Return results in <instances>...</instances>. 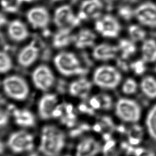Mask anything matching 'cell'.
Here are the masks:
<instances>
[{
	"label": "cell",
	"instance_id": "obj_33",
	"mask_svg": "<svg viewBox=\"0 0 156 156\" xmlns=\"http://www.w3.org/2000/svg\"><path fill=\"white\" fill-rule=\"evenodd\" d=\"M120 15L124 19H129L132 16V12L130 9L126 7L121 9L120 10Z\"/></svg>",
	"mask_w": 156,
	"mask_h": 156
},
{
	"label": "cell",
	"instance_id": "obj_30",
	"mask_svg": "<svg viewBox=\"0 0 156 156\" xmlns=\"http://www.w3.org/2000/svg\"><path fill=\"white\" fill-rule=\"evenodd\" d=\"M146 62L142 59L137 60L132 62L129 67L136 75H141L146 71Z\"/></svg>",
	"mask_w": 156,
	"mask_h": 156
},
{
	"label": "cell",
	"instance_id": "obj_28",
	"mask_svg": "<svg viewBox=\"0 0 156 156\" xmlns=\"http://www.w3.org/2000/svg\"><path fill=\"white\" fill-rule=\"evenodd\" d=\"M24 0H1L2 9L9 13L16 12L19 9Z\"/></svg>",
	"mask_w": 156,
	"mask_h": 156
},
{
	"label": "cell",
	"instance_id": "obj_7",
	"mask_svg": "<svg viewBox=\"0 0 156 156\" xmlns=\"http://www.w3.org/2000/svg\"><path fill=\"white\" fill-rule=\"evenodd\" d=\"M95 29L104 37L114 38L120 34L121 25L116 18L108 15L97 19L95 22Z\"/></svg>",
	"mask_w": 156,
	"mask_h": 156
},
{
	"label": "cell",
	"instance_id": "obj_23",
	"mask_svg": "<svg viewBox=\"0 0 156 156\" xmlns=\"http://www.w3.org/2000/svg\"><path fill=\"white\" fill-rule=\"evenodd\" d=\"M134 42L126 38H122L119 41L117 47L121 59L127 60L135 55L137 48Z\"/></svg>",
	"mask_w": 156,
	"mask_h": 156
},
{
	"label": "cell",
	"instance_id": "obj_19",
	"mask_svg": "<svg viewBox=\"0 0 156 156\" xmlns=\"http://www.w3.org/2000/svg\"><path fill=\"white\" fill-rule=\"evenodd\" d=\"M96 36L94 32L89 29H83L74 36V43L76 48L85 49L94 46Z\"/></svg>",
	"mask_w": 156,
	"mask_h": 156
},
{
	"label": "cell",
	"instance_id": "obj_11",
	"mask_svg": "<svg viewBox=\"0 0 156 156\" xmlns=\"http://www.w3.org/2000/svg\"><path fill=\"white\" fill-rule=\"evenodd\" d=\"M26 18L28 23L35 29H44L50 22V15L43 6H35L28 11Z\"/></svg>",
	"mask_w": 156,
	"mask_h": 156
},
{
	"label": "cell",
	"instance_id": "obj_10",
	"mask_svg": "<svg viewBox=\"0 0 156 156\" xmlns=\"http://www.w3.org/2000/svg\"><path fill=\"white\" fill-rule=\"evenodd\" d=\"M136 18L142 25L156 27V5L146 2L139 5L134 12Z\"/></svg>",
	"mask_w": 156,
	"mask_h": 156
},
{
	"label": "cell",
	"instance_id": "obj_15",
	"mask_svg": "<svg viewBox=\"0 0 156 156\" xmlns=\"http://www.w3.org/2000/svg\"><path fill=\"white\" fill-rule=\"evenodd\" d=\"M118 53L117 45L103 43L94 48L92 56L97 61H108L115 59Z\"/></svg>",
	"mask_w": 156,
	"mask_h": 156
},
{
	"label": "cell",
	"instance_id": "obj_20",
	"mask_svg": "<svg viewBox=\"0 0 156 156\" xmlns=\"http://www.w3.org/2000/svg\"><path fill=\"white\" fill-rule=\"evenodd\" d=\"M142 59L146 63L156 61V41L150 38L144 40L141 47Z\"/></svg>",
	"mask_w": 156,
	"mask_h": 156
},
{
	"label": "cell",
	"instance_id": "obj_17",
	"mask_svg": "<svg viewBox=\"0 0 156 156\" xmlns=\"http://www.w3.org/2000/svg\"><path fill=\"white\" fill-rule=\"evenodd\" d=\"M92 89V83L84 77L80 78L70 84L69 91L74 97L85 99L88 96Z\"/></svg>",
	"mask_w": 156,
	"mask_h": 156
},
{
	"label": "cell",
	"instance_id": "obj_25",
	"mask_svg": "<svg viewBox=\"0 0 156 156\" xmlns=\"http://www.w3.org/2000/svg\"><path fill=\"white\" fill-rule=\"evenodd\" d=\"M146 123L149 134L156 141V104L153 105L148 112Z\"/></svg>",
	"mask_w": 156,
	"mask_h": 156
},
{
	"label": "cell",
	"instance_id": "obj_18",
	"mask_svg": "<svg viewBox=\"0 0 156 156\" xmlns=\"http://www.w3.org/2000/svg\"><path fill=\"white\" fill-rule=\"evenodd\" d=\"M9 36L16 42L25 40L29 35V32L25 24L20 20H13L8 26Z\"/></svg>",
	"mask_w": 156,
	"mask_h": 156
},
{
	"label": "cell",
	"instance_id": "obj_35",
	"mask_svg": "<svg viewBox=\"0 0 156 156\" xmlns=\"http://www.w3.org/2000/svg\"><path fill=\"white\" fill-rule=\"evenodd\" d=\"M7 22L6 18L4 15L0 13V27H2L4 25H6Z\"/></svg>",
	"mask_w": 156,
	"mask_h": 156
},
{
	"label": "cell",
	"instance_id": "obj_8",
	"mask_svg": "<svg viewBox=\"0 0 156 156\" xmlns=\"http://www.w3.org/2000/svg\"><path fill=\"white\" fill-rule=\"evenodd\" d=\"M32 78L35 87L42 91H48L55 81L53 72L50 68L44 65H40L34 69Z\"/></svg>",
	"mask_w": 156,
	"mask_h": 156
},
{
	"label": "cell",
	"instance_id": "obj_24",
	"mask_svg": "<svg viewBox=\"0 0 156 156\" xmlns=\"http://www.w3.org/2000/svg\"><path fill=\"white\" fill-rule=\"evenodd\" d=\"M140 89L144 95L151 99H156V79L152 76H146L140 83Z\"/></svg>",
	"mask_w": 156,
	"mask_h": 156
},
{
	"label": "cell",
	"instance_id": "obj_9",
	"mask_svg": "<svg viewBox=\"0 0 156 156\" xmlns=\"http://www.w3.org/2000/svg\"><path fill=\"white\" fill-rule=\"evenodd\" d=\"M72 9L68 5H63L56 9L54 15V22L60 29H70L79 23Z\"/></svg>",
	"mask_w": 156,
	"mask_h": 156
},
{
	"label": "cell",
	"instance_id": "obj_6",
	"mask_svg": "<svg viewBox=\"0 0 156 156\" xmlns=\"http://www.w3.org/2000/svg\"><path fill=\"white\" fill-rule=\"evenodd\" d=\"M7 146L11 151L15 154L30 152L34 149V137L26 131H16L9 136Z\"/></svg>",
	"mask_w": 156,
	"mask_h": 156
},
{
	"label": "cell",
	"instance_id": "obj_31",
	"mask_svg": "<svg viewBox=\"0 0 156 156\" xmlns=\"http://www.w3.org/2000/svg\"><path fill=\"white\" fill-rule=\"evenodd\" d=\"M101 105V109H109L112 105V98L106 94L98 95Z\"/></svg>",
	"mask_w": 156,
	"mask_h": 156
},
{
	"label": "cell",
	"instance_id": "obj_16",
	"mask_svg": "<svg viewBox=\"0 0 156 156\" xmlns=\"http://www.w3.org/2000/svg\"><path fill=\"white\" fill-rule=\"evenodd\" d=\"M39 55V49L34 42L24 47L18 54L17 61L23 67H28L34 63Z\"/></svg>",
	"mask_w": 156,
	"mask_h": 156
},
{
	"label": "cell",
	"instance_id": "obj_4",
	"mask_svg": "<svg viewBox=\"0 0 156 156\" xmlns=\"http://www.w3.org/2000/svg\"><path fill=\"white\" fill-rule=\"evenodd\" d=\"M141 108L137 102L128 98H121L115 105V113L120 120L136 123L141 117Z\"/></svg>",
	"mask_w": 156,
	"mask_h": 156
},
{
	"label": "cell",
	"instance_id": "obj_34",
	"mask_svg": "<svg viewBox=\"0 0 156 156\" xmlns=\"http://www.w3.org/2000/svg\"><path fill=\"white\" fill-rule=\"evenodd\" d=\"M136 156H155V154L152 151L143 150L140 151Z\"/></svg>",
	"mask_w": 156,
	"mask_h": 156
},
{
	"label": "cell",
	"instance_id": "obj_12",
	"mask_svg": "<svg viewBox=\"0 0 156 156\" xmlns=\"http://www.w3.org/2000/svg\"><path fill=\"white\" fill-rule=\"evenodd\" d=\"M101 143L91 136L84 137L78 142L75 149V156H97L101 151Z\"/></svg>",
	"mask_w": 156,
	"mask_h": 156
},
{
	"label": "cell",
	"instance_id": "obj_29",
	"mask_svg": "<svg viewBox=\"0 0 156 156\" xmlns=\"http://www.w3.org/2000/svg\"><path fill=\"white\" fill-rule=\"evenodd\" d=\"M138 89V84L136 81L132 78H128L122 84V93L127 95L134 94Z\"/></svg>",
	"mask_w": 156,
	"mask_h": 156
},
{
	"label": "cell",
	"instance_id": "obj_1",
	"mask_svg": "<svg viewBox=\"0 0 156 156\" xmlns=\"http://www.w3.org/2000/svg\"><path fill=\"white\" fill-rule=\"evenodd\" d=\"M66 146L65 134L57 127L48 125L42 129L39 150L43 156H59Z\"/></svg>",
	"mask_w": 156,
	"mask_h": 156
},
{
	"label": "cell",
	"instance_id": "obj_41",
	"mask_svg": "<svg viewBox=\"0 0 156 156\" xmlns=\"http://www.w3.org/2000/svg\"><path fill=\"white\" fill-rule=\"evenodd\" d=\"M108 1H114L115 0H107Z\"/></svg>",
	"mask_w": 156,
	"mask_h": 156
},
{
	"label": "cell",
	"instance_id": "obj_3",
	"mask_svg": "<svg viewBox=\"0 0 156 156\" xmlns=\"http://www.w3.org/2000/svg\"><path fill=\"white\" fill-rule=\"evenodd\" d=\"M122 76L116 68L103 65L97 68L93 73V82L97 87L105 90H113L120 84Z\"/></svg>",
	"mask_w": 156,
	"mask_h": 156
},
{
	"label": "cell",
	"instance_id": "obj_5",
	"mask_svg": "<svg viewBox=\"0 0 156 156\" xmlns=\"http://www.w3.org/2000/svg\"><path fill=\"white\" fill-rule=\"evenodd\" d=\"M2 87L6 95L15 100H25L29 94L27 82L20 76L12 75L7 77L3 81Z\"/></svg>",
	"mask_w": 156,
	"mask_h": 156
},
{
	"label": "cell",
	"instance_id": "obj_32",
	"mask_svg": "<svg viewBox=\"0 0 156 156\" xmlns=\"http://www.w3.org/2000/svg\"><path fill=\"white\" fill-rule=\"evenodd\" d=\"M9 121V115L6 111L0 110V127L8 124Z\"/></svg>",
	"mask_w": 156,
	"mask_h": 156
},
{
	"label": "cell",
	"instance_id": "obj_14",
	"mask_svg": "<svg viewBox=\"0 0 156 156\" xmlns=\"http://www.w3.org/2000/svg\"><path fill=\"white\" fill-rule=\"evenodd\" d=\"M103 8L101 0H84L81 4L78 17L80 19L98 18Z\"/></svg>",
	"mask_w": 156,
	"mask_h": 156
},
{
	"label": "cell",
	"instance_id": "obj_13",
	"mask_svg": "<svg viewBox=\"0 0 156 156\" xmlns=\"http://www.w3.org/2000/svg\"><path fill=\"white\" fill-rule=\"evenodd\" d=\"M57 95L53 93H48L40 99L38 105L39 115L43 120H48L53 118L55 108L57 106Z\"/></svg>",
	"mask_w": 156,
	"mask_h": 156
},
{
	"label": "cell",
	"instance_id": "obj_40",
	"mask_svg": "<svg viewBox=\"0 0 156 156\" xmlns=\"http://www.w3.org/2000/svg\"><path fill=\"white\" fill-rule=\"evenodd\" d=\"M24 1H30V2H31V1H34V0H24Z\"/></svg>",
	"mask_w": 156,
	"mask_h": 156
},
{
	"label": "cell",
	"instance_id": "obj_37",
	"mask_svg": "<svg viewBox=\"0 0 156 156\" xmlns=\"http://www.w3.org/2000/svg\"><path fill=\"white\" fill-rule=\"evenodd\" d=\"M3 149H4L3 145V144L0 142V153H1V152L3 151Z\"/></svg>",
	"mask_w": 156,
	"mask_h": 156
},
{
	"label": "cell",
	"instance_id": "obj_38",
	"mask_svg": "<svg viewBox=\"0 0 156 156\" xmlns=\"http://www.w3.org/2000/svg\"><path fill=\"white\" fill-rule=\"evenodd\" d=\"M27 156H43L42 154H31Z\"/></svg>",
	"mask_w": 156,
	"mask_h": 156
},
{
	"label": "cell",
	"instance_id": "obj_36",
	"mask_svg": "<svg viewBox=\"0 0 156 156\" xmlns=\"http://www.w3.org/2000/svg\"><path fill=\"white\" fill-rule=\"evenodd\" d=\"M118 66L120 67V68H122V69L124 70H127L128 69V66H127L126 63H124V62L122 61H119L118 62Z\"/></svg>",
	"mask_w": 156,
	"mask_h": 156
},
{
	"label": "cell",
	"instance_id": "obj_22",
	"mask_svg": "<svg viewBox=\"0 0 156 156\" xmlns=\"http://www.w3.org/2000/svg\"><path fill=\"white\" fill-rule=\"evenodd\" d=\"M74 36L72 35L70 29H60L53 38V45L56 48L61 49L68 47L73 43Z\"/></svg>",
	"mask_w": 156,
	"mask_h": 156
},
{
	"label": "cell",
	"instance_id": "obj_2",
	"mask_svg": "<svg viewBox=\"0 0 156 156\" xmlns=\"http://www.w3.org/2000/svg\"><path fill=\"white\" fill-rule=\"evenodd\" d=\"M54 64L58 71L64 76L80 75L85 73L86 69L82 67L76 55L71 52H61L55 56Z\"/></svg>",
	"mask_w": 156,
	"mask_h": 156
},
{
	"label": "cell",
	"instance_id": "obj_42",
	"mask_svg": "<svg viewBox=\"0 0 156 156\" xmlns=\"http://www.w3.org/2000/svg\"><path fill=\"white\" fill-rule=\"evenodd\" d=\"M155 71H156V69H155Z\"/></svg>",
	"mask_w": 156,
	"mask_h": 156
},
{
	"label": "cell",
	"instance_id": "obj_26",
	"mask_svg": "<svg viewBox=\"0 0 156 156\" xmlns=\"http://www.w3.org/2000/svg\"><path fill=\"white\" fill-rule=\"evenodd\" d=\"M128 33L131 40L134 42L145 40L147 33L143 28L137 25H132L128 27Z\"/></svg>",
	"mask_w": 156,
	"mask_h": 156
},
{
	"label": "cell",
	"instance_id": "obj_21",
	"mask_svg": "<svg viewBox=\"0 0 156 156\" xmlns=\"http://www.w3.org/2000/svg\"><path fill=\"white\" fill-rule=\"evenodd\" d=\"M16 123L20 126L31 127L35 123V118L32 112L28 110H16L13 112Z\"/></svg>",
	"mask_w": 156,
	"mask_h": 156
},
{
	"label": "cell",
	"instance_id": "obj_27",
	"mask_svg": "<svg viewBox=\"0 0 156 156\" xmlns=\"http://www.w3.org/2000/svg\"><path fill=\"white\" fill-rule=\"evenodd\" d=\"M13 66V61L10 55L6 52L0 51V74L9 72Z\"/></svg>",
	"mask_w": 156,
	"mask_h": 156
},
{
	"label": "cell",
	"instance_id": "obj_39",
	"mask_svg": "<svg viewBox=\"0 0 156 156\" xmlns=\"http://www.w3.org/2000/svg\"><path fill=\"white\" fill-rule=\"evenodd\" d=\"M52 1H54V2H58V1H62V0H51Z\"/></svg>",
	"mask_w": 156,
	"mask_h": 156
}]
</instances>
